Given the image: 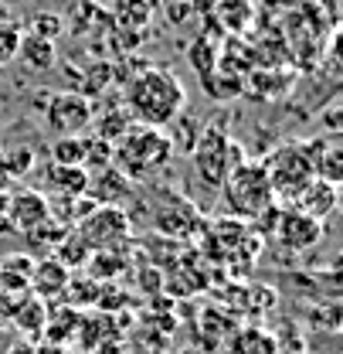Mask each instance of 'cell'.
I'll list each match as a JSON object with an SVG mask.
<instances>
[{
	"label": "cell",
	"instance_id": "cell-13",
	"mask_svg": "<svg viewBox=\"0 0 343 354\" xmlns=\"http://www.w3.org/2000/svg\"><path fill=\"white\" fill-rule=\"evenodd\" d=\"M231 354H279V341L262 327H245L231 337Z\"/></svg>",
	"mask_w": 343,
	"mask_h": 354
},
{
	"label": "cell",
	"instance_id": "cell-5",
	"mask_svg": "<svg viewBox=\"0 0 343 354\" xmlns=\"http://www.w3.org/2000/svg\"><path fill=\"white\" fill-rule=\"evenodd\" d=\"M190 157H194L197 177H201L208 187H221V180L228 177V171L245 160L242 147L231 143V140L224 136V130H217V127H204V130H201V136L194 140Z\"/></svg>",
	"mask_w": 343,
	"mask_h": 354
},
{
	"label": "cell",
	"instance_id": "cell-19",
	"mask_svg": "<svg viewBox=\"0 0 343 354\" xmlns=\"http://www.w3.org/2000/svg\"><path fill=\"white\" fill-rule=\"evenodd\" d=\"M14 320H17V327H24V330H38V327H44V304L41 300H24L21 310L14 313Z\"/></svg>",
	"mask_w": 343,
	"mask_h": 354
},
{
	"label": "cell",
	"instance_id": "cell-11",
	"mask_svg": "<svg viewBox=\"0 0 343 354\" xmlns=\"http://www.w3.org/2000/svg\"><path fill=\"white\" fill-rule=\"evenodd\" d=\"M275 232H279V239L286 242V249H296V252H302V249H309V245H316L320 242V235H323V225L313 218H306L302 212H286L282 218H279V225H275Z\"/></svg>",
	"mask_w": 343,
	"mask_h": 354
},
{
	"label": "cell",
	"instance_id": "cell-4",
	"mask_svg": "<svg viewBox=\"0 0 343 354\" xmlns=\"http://www.w3.org/2000/svg\"><path fill=\"white\" fill-rule=\"evenodd\" d=\"M262 164L272 194H289L296 201V194L316 177V143H286Z\"/></svg>",
	"mask_w": 343,
	"mask_h": 354
},
{
	"label": "cell",
	"instance_id": "cell-10",
	"mask_svg": "<svg viewBox=\"0 0 343 354\" xmlns=\"http://www.w3.org/2000/svg\"><path fill=\"white\" fill-rule=\"evenodd\" d=\"M86 194L99 205V208H119V201L129 198V177L109 164V167H99V174L92 177L88 174V184H86Z\"/></svg>",
	"mask_w": 343,
	"mask_h": 354
},
{
	"label": "cell",
	"instance_id": "cell-15",
	"mask_svg": "<svg viewBox=\"0 0 343 354\" xmlns=\"http://www.w3.org/2000/svg\"><path fill=\"white\" fill-rule=\"evenodd\" d=\"M48 180H51V187H58L61 194H86L88 171L86 167H61V164H51Z\"/></svg>",
	"mask_w": 343,
	"mask_h": 354
},
{
	"label": "cell",
	"instance_id": "cell-7",
	"mask_svg": "<svg viewBox=\"0 0 343 354\" xmlns=\"http://www.w3.org/2000/svg\"><path fill=\"white\" fill-rule=\"evenodd\" d=\"M92 123V102L82 92H61L48 102V127L61 136H79Z\"/></svg>",
	"mask_w": 343,
	"mask_h": 354
},
{
	"label": "cell",
	"instance_id": "cell-18",
	"mask_svg": "<svg viewBox=\"0 0 343 354\" xmlns=\"http://www.w3.org/2000/svg\"><path fill=\"white\" fill-rule=\"evenodd\" d=\"M88 256H92V249H88L79 235H65V239H61V245H58V256H55V259L65 266V269H68V266H75V269H79V266L88 263Z\"/></svg>",
	"mask_w": 343,
	"mask_h": 354
},
{
	"label": "cell",
	"instance_id": "cell-3",
	"mask_svg": "<svg viewBox=\"0 0 343 354\" xmlns=\"http://www.w3.org/2000/svg\"><path fill=\"white\" fill-rule=\"evenodd\" d=\"M221 191L228 198V208L235 215H242V218H262L272 208V201H275L262 160H242V164H235L228 171V177L221 180Z\"/></svg>",
	"mask_w": 343,
	"mask_h": 354
},
{
	"label": "cell",
	"instance_id": "cell-17",
	"mask_svg": "<svg viewBox=\"0 0 343 354\" xmlns=\"http://www.w3.org/2000/svg\"><path fill=\"white\" fill-rule=\"evenodd\" d=\"M55 164L61 167H86V140L82 136H61L51 150Z\"/></svg>",
	"mask_w": 343,
	"mask_h": 354
},
{
	"label": "cell",
	"instance_id": "cell-20",
	"mask_svg": "<svg viewBox=\"0 0 343 354\" xmlns=\"http://www.w3.org/2000/svg\"><path fill=\"white\" fill-rule=\"evenodd\" d=\"M61 28H65V21H61L58 14H38V17L31 21V35L41 38V41H51V44L61 35Z\"/></svg>",
	"mask_w": 343,
	"mask_h": 354
},
{
	"label": "cell",
	"instance_id": "cell-21",
	"mask_svg": "<svg viewBox=\"0 0 343 354\" xmlns=\"http://www.w3.org/2000/svg\"><path fill=\"white\" fill-rule=\"evenodd\" d=\"M21 28L17 24H0V62H7V58H14L17 55V48H21Z\"/></svg>",
	"mask_w": 343,
	"mask_h": 354
},
{
	"label": "cell",
	"instance_id": "cell-2",
	"mask_svg": "<svg viewBox=\"0 0 343 354\" xmlns=\"http://www.w3.org/2000/svg\"><path fill=\"white\" fill-rule=\"evenodd\" d=\"M173 157V140L164 130L153 127H139V130H126L123 143L112 147V164H119V171L129 180H143L153 171H160Z\"/></svg>",
	"mask_w": 343,
	"mask_h": 354
},
{
	"label": "cell",
	"instance_id": "cell-9",
	"mask_svg": "<svg viewBox=\"0 0 343 354\" xmlns=\"http://www.w3.org/2000/svg\"><path fill=\"white\" fill-rule=\"evenodd\" d=\"M340 205V191L337 184H326L320 177H313L300 194H296V212H302L306 218L313 221H326Z\"/></svg>",
	"mask_w": 343,
	"mask_h": 354
},
{
	"label": "cell",
	"instance_id": "cell-12",
	"mask_svg": "<svg viewBox=\"0 0 343 354\" xmlns=\"http://www.w3.org/2000/svg\"><path fill=\"white\" fill-rule=\"evenodd\" d=\"M68 269L58 263V259H44V263H35L31 269V286L28 290H35V300H55V297H61V293H68Z\"/></svg>",
	"mask_w": 343,
	"mask_h": 354
},
{
	"label": "cell",
	"instance_id": "cell-14",
	"mask_svg": "<svg viewBox=\"0 0 343 354\" xmlns=\"http://www.w3.org/2000/svg\"><path fill=\"white\" fill-rule=\"evenodd\" d=\"M31 269H35V263L28 256H7L0 263V286L7 293H24L31 286Z\"/></svg>",
	"mask_w": 343,
	"mask_h": 354
},
{
	"label": "cell",
	"instance_id": "cell-6",
	"mask_svg": "<svg viewBox=\"0 0 343 354\" xmlns=\"http://www.w3.org/2000/svg\"><path fill=\"white\" fill-rule=\"evenodd\" d=\"M75 235L86 242L92 252H95V249L106 252V249L119 245V242L129 235V218L119 212V208H95V212L79 225Z\"/></svg>",
	"mask_w": 343,
	"mask_h": 354
},
{
	"label": "cell",
	"instance_id": "cell-16",
	"mask_svg": "<svg viewBox=\"0 0 343 354\" xmlns=\"http://www.w3.org/2000/svg\"><path fill=\"white\" fill-rule=\"evenodd\" d=\"M17 55L31 65V68H48L51 62H55V44L51 41H41V38H35V35H28V38H21V48H17Z\"/></svg>",
	"mask_w": 343,
	"mask_h": 354
},
{
	"label": "cell",
	"instance_id": "cell-1",
	"mask_svg": "<svg viewBox=\"0 0 343 354\" xmlns=\"http://www.w3.org/2000/svg\"><path fill=\"white\" fill-rule=\"evenodd\" d=\"M184 102H187V92L177 82V75L167 68H143L139 75L129 79V92H126V106L129 116L139 120V127H167L173 120L184 116Z\"/></svg>",
	"mask_w": 343,
	"mask_h": 354
},
{
	"label": "cell",
	"instance_id": "cell-8",
	"mask_svg": "<svg viewBox=\"0 0 343 354\" xmlns=\"http://www.w3.org/2000/svg\"><path fill=\"white\" fill-rule=\"evenodd\" d=\"M7 218L17 232H38L44 221H51V208L44 201V194L38 191H17L7 198Z\"/></svg>",
	"mask_w": 343,
	"mask_h": 354
}]
</instances>
